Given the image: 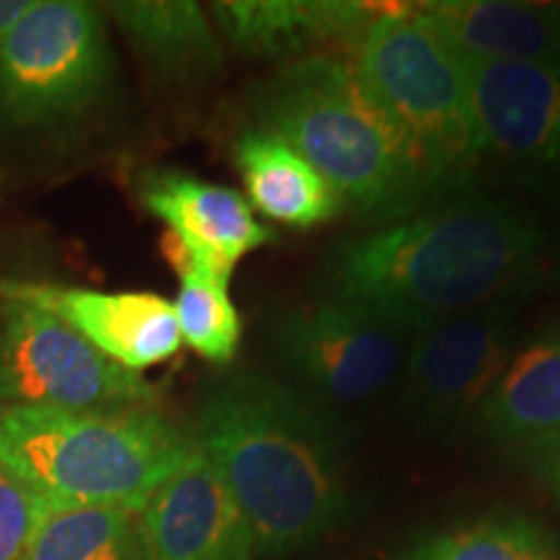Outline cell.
Listing matches in <instances>:
<instances>
[{
	"mask_svg": "<svg viewBox=\"0 0 560 560\" xmlns=\"http://www.w3.org/2000/svg\"><path fill=\"white\" fill-rule=\"evenodd\" d=\"M143 202L170 229L164 236L170 247L226 278L234 276L244 255L276 240L255 219L244 195L192 174H151L143 187Z\"/></svg>",
	"mask_w": 560,
	"mask_h": 560,
	"instance_id": "4fadbf2b",
	"label": "cell"
},
{
	"mask_svg": "<svg viewBox=\"0 0 560 560\" xmlns=\"http://www.w3.org/2000/svg\"><path fill=\"white\" fill-rule=\"evenodd\" d=\"M21 560H143L136 514L112 506H47Z\"/></svg>",
	"mask_w": 560,
	"mask_h": 560,
	"instance_id": "d6986e66",
	"label": "cell"
},
{
	"mask_svg": "<svg viewBox=\"0 0 560 560\" xmlns=\"http://www.w3.org/2000/svg\"><path fill=\"white\" fill-rule=\"evenodd\" d=\"M45 509V501L0 465V560H21Z\"/></svg>",
	"mask_w": 560,
	"mask_h": 560,
	"instance_id": "7402d4cb",
	"label": "cell"
},
{
	"mask_svg": "<svg viewBox=\"0 0 560 560\" xmlns=\"http://www.w3.org/2000/svg\"><path fill=\"white\" fill-rule=\"evenodd\" d=\"M265 130L306 159L342 206L387 223L439 198L410 143L363 86L353 62L293 60L265 94Z\"/></svg>",
	"mask_w": 560,
	"mask_h": 560,
	"instance_id": "3957f363",
	"label": "cell"
},
{
	"mask_svg": "<svg viewBox=\"0 0 560 560\" xmlns=\"http://www.w3.org/2000/svg\"><path fill=\"white\" fill-rule=\"evenodd\" d=\"M465 66L486 153L527 170L560 172V62L465 55Z\"/></svg>",
	"mask_w": 560,
	"mask_h": 560,
	"instance_id": "8fae6325",
	"label": "cell"
},
{
	"mask_svg": "<svg viewBox=\"0 0 560 560\" xmlns=\"http://www.w3.org/2000/svg\"><path fill=\"white\" fill-rule=\"evenodd\" d=\"M166 257L179 270V293L174 301L179 335L202 359L229 363L236 355L242 338V319L229 296V280L202 265L187 260L164 242Z\"/></svg>",
	"mask_w": 560,
	"mask_h": 560,
	"instance_id": "ffe728a7",
	"label": "cell"
},
{
	"mask_svg": "<svg viewBox=\"0 0 560 560\" xmlns=\"http://www.w3.org/2000/svg\"><path fill=\"white\" fill-rule=\"evenodd\" d=\"M107 13L136 52L172 81H202L221 70V42L210 16L192 0H125Z\"/></svg>",
	"mask_w": 560,
	"mask_h": 560,
	"instance_id": "ac0fdd59",
	"label": "cell"
},
{
	"mask_svg": "<svg viewBox=\"0 0 560 560\" xmlns=\"http://www.w3.org/2000/svg\"><path fill=\"white\" fill-rule=\"evenodd\" d=\"M156 392L50 312L0 299V405L68 412L151 408Z\"/></svg>",
	"mask_w": 560,
	"mask_h": 560,
	"instance_id": "52a82bcc",
	"label": "cell"
},
{
	"mask_svg": "<svg viewBox=\"0 0 560 560\" xmlns=\"http://www.w3.org/2000/svg\"><path fill=\"white\" fill-rule=\"evenodd\" d=\"M234 161L247 187L249 206L265 219L310 229L332 221L346 208L310 161L270 130L242 132L234 143Z\"/></svg>",
	"mask_w": 560,
	"mask_h": 560,
	"instance_id": "e0dca14e",
	"label": "cell"
},
{
	"mask_svg": "<svg viewBox=\"0 0 560 560\" xmlns=\"http://www.w3.org/2000/svg\"><path fill=\"white\" fill-rule=\"evenodd\" d=\"M548 231L511 200L462 195L335 244L322 280L332 301L416 335L501 299H520Z\"/></svg>",
	"mask_w": 560,
	"mask_h": 560,
	"instance_id": "6da1fadb",
	"label": "cell"
},
{
	"mask_svg": "<svg viewBox=\"0 0 560 560\" xmlns=\"http://www.w3.org/2000/svg\"><path fill=\"white\" fill-rule=\"evenodd\" d=\"M475 418L501 444L550 446L560 439V325L511 355Z\"/></svg>",
	"mask_w": 560,
	"mask_h": 560,
	"instance_id": "2e32d148",
	"label": "cell"
},
{
	"mask_svg": "<svg viewBox=\"0 0 560 560\" xmlns=\"http://www.w3.org/2000/svg\"><path fill=\"white\" fill-rule=\"evenodd\" d=\"M143 560H255L257 545L226 482L198 450L136 514Z\"/></svg>",
	"mask_w": 560,
	"mask_h": 560,
	"instance_id": "30bf717a",
	"label": "cell"
},
{
	"mask_svg": "<svg viewBox=\"0 0 560 560\" xmlns=\"http://www.w3.org/2000/svg\"><path fill=\"white\" fill-rule=\"evenodd\" d=\"M389 9L355 0H229L210 16L231 50L252 60H301L327 45H359Z\"/></svg>",
	"mask_w": 560,
	"mask_h": 560,
	"instance_id": "5bb4252c",
	"label": "cell"
},
{
	"mask_svg": "<svg viewBox=\"0 0 560 560\" xmlns=\"http://www.w3.org/2000/svg\"><path fill=\"white\" fill-rule=\"evenodd\" d=\"M32 0H0V39L11 30L16 21L30 11Z\"/></svg>",
	"mask_w": 560,
	"mask_h": 560,
	"instance_id": "603a6c76",
	"label": "cell"
},
{
	"mask_svg": "<svg viewBox=\"0 0 560 560\" xmlns=\"http://www.w3.org/2000/svg\"><path fill=\"white\" fill-rule=\"evenodd\" d=\"M0 299L50 312L107 359L130 371L156 366L182 346L174 306L156 293H104L0 280Z\"/></svg>",
	"mask_w": 560,
	"mask_h": 560,
	"instance_id": "7c38bea8",
	"label": "cell"
},
{
	"mask_svg": "<svg viewBox=\"0 0 560 560\" xmlns=\"http://www.w3.org/2000/svg\"><path fill=\"white\" fill-rule=\"evenodd\" d=\"M420 11L470 58L560 62V3L441 0Z\"/></svg>",
	"mask_w": 560,
	"mask_h": 560,
	"instance_id": "9a60e30c",
	"label": "cell"
},
{
	"mask_svg": "<svg viewBox=\"0 0 560 560\" xmlns=\"http://www.w3.org/2000/svg\"><path fill=\"white\" fill-rule=\"evenodd\" d=\"M112 79L104 16L83 0H32L0 39V117L47 128L83 115Z\"/></svg>",
	"mask_w": 560,
	"mask_h": 560,
	"instance_id": "8992f818",
	"label": "cell"
},
{
	"mask_svg": "<svg viewBox=\"0 0 560 560\" xmlns=\"http://www.w3.org/2000/svg\"><path fill=\"white\" fill-rule=\"evenodd\" d=\"M355 73L397 125L439 195L480 164L465 55L423 11H387L355 45Z\"/></svg>",
	"mask_w": 560,
	"mask_h": 560,
	"instance_id": "5b68a950",
	"label": "cell"
},
{
	"mask_svg": "<svg viewBox=\"0 0 560 560\" xmlns=\"http://www.w3.org/2000/svg\"><path fill=\"white\" fill-rule=\"evenodd\" d=\"M270 346L301 389L319 402L355 405L397 380L408 332L325 299L280 312L270 325Z\"/></svg>",
	"mask_w": 560,
	"mask_h": 560,
	"instance_id": "ba28073f",
	"label": "cell"
},
{
	"mask_svg": "<svg viewBox=\"0 0 560 560\" xmlns=\"http://www.w3.org/2000/svg\"><path fill=\"white\" fill-rule=\"evenodd\" d=\"M550 450H552V457H550V478H552V482H556V488L560 490V439L552 441Z\"/></svg>",
	"mask_w": 560,
	"mask_h": 560,
	"instance_id": "cb8c5ba5",
	"label": "cell"
},
{
	"mask_svg": "<svg viewBox=\"0 0 560 560\" xmlns=\"http://www.w3.org/2000/svg\"><path fill=\"white\" fill-rule=\"evenodd\" d=\"M192 450V433L151 408L0 410V465L47 506L138 514Z\"/></svg>",
	"mask_w": 560,
	"mask_h": 560,
	"instance_id": "277c9868",
	"label": "cell"
},
{
	"mask_svg": "<svg viewBox=\"0 0 560 560\" xmlns=\"http://www.w3.org/2000/svg\"><path fill=\"white\" fill-rule=\"evenodd\" d=\"M402 560H560V545L527 516L495 514L425 537Z\"/></svg>",
	"mask_w": 560,
	"mask_h": 560,
	"instance_id": "44dd1931",
	"label": "cell"
},
{
	"mask_svg": "<svg viewBox=\"0 0 560 560\" xmlns=\"http://www.w3.org/2000/svg\"><path fill=\"white\" fill-rule=\"evenodd\" d=\"M520 299H501L412 335L402 363V408L420 423L478 416L514 355Z\"/></svg>",
	"mask_w": 560,
	"mask_h": 560,
	"instance_id": "9c48e42d",
	"label": "cell"
},
{
	"mask_svg": "<svg viewBox=\"0 0 560 560\" xmlns=\"http://www.w3.org/2000/svg\"><path fill=\"white\" fill-rule=\"evenodd\" d=\"M255 537L257 556H291L348 514L342 429L296 384L240 374L200 402L192 433Z\"/></svg>",
	"mask_w": 560,
	"mask_h": 560,
	"instance_id": "7a4b0ae2",
	"label": "cell"
}]
</instances>
